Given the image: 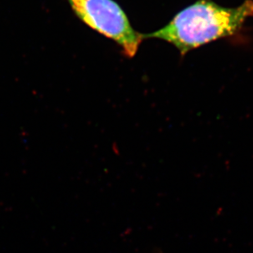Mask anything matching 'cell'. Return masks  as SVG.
Listing matches in <instances>:
<instances>
[{"mask_svg": "<svg viewBox=\"0 0 253 253\" xmlns=\"http://www.w3.org/2000/svg\"><path fill=\"white\" fill-rule=\"evenodd\" d=\"M250 17H253V0H246L237 7L198 0L178 12L167 26L143 37L167 41L184 56L200 46L233 36Z\"/></svg>", "mask_w": 253, "mask_h": 253, "instance_id": "cell-1", "label": "cell"}, {"mask_svg": "<svg viewBox=\"0 0 253 253\" xmlns=\"http://www.w3.org/2000/svg\"><path fill=\"white\" fill-rule=\"evenodd\" d=\"M75 15L93 31L115 41L133 57L144 40L132 27L124 10L113 0H67Z\"/></svg>", "mask_w": 253, "mask_h": 253, "instance_id": "cell-2", "label": "cell"}]
</instances>
